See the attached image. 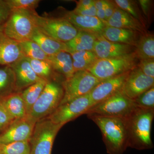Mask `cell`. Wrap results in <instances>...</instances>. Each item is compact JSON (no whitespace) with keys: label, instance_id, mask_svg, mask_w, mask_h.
Returning <instances> with one entry per match:
<instances>
[{"label":"cell","instance_id":"1","mask_svg":"<svg viewBox=\"0 0 154 154\" xmlns=\"http://www.w3.org/2000/svg\"><path fill=\"white\" fill-rule=\"evenodd\" d=\"M154 110L137 107L123 118L127 135L128 147L139 150L153 148L151 128Z\"/></svg>","mask_w":154,"mask_h":154},{"label":"cell","instance_id":"2","mask_svg":"<svg viewBox=\"0 0 154 154\" xmlns=\"http://www.w3.org/2000/svg\"><path fill=\"white\" fill-rule=\"evenodd\" d=\"M99 128L108 154H123L128 148L127 135L123 118L87 115Z\"/></svg>","mask_w":154,"mask_h":154},{"label":"cell","instance_id":"3","mask_svg":"<svg viewBox=\"0 0 154 154\" xmlns=\"http://www.w3.org/2000/svg\"><path fill=\"white\" fill-rule=\"evenodd\" d=\"M36 11L15 10L11 11L3 26V33L18 42L30 40L36 28Z\"/></svg>","mask_w":154,"mask_h":154},{"label":"cell","instance_id":"4","mask_svg":"<svg viewBox=\"0 0 154 154\" xmlns=\"http://www.w3.org/2000/svg\"><path fill=\"white\" fill-rule=\"evenodd\" d=\"M138 60L134 52L119 57L98 59L87 71L102 81L131 71L137 67Z\"/></svg>","mask_w":154,"mask_h":154},{"label":"cell","instance_id":"5","mask_svg":"<svg viewBox=\"0 0 154 154\" xmlns=\"http://www.w3.org/2000/svg\"><path fill=\"white\" fill-rule=\"evenodd\" d=\"M63 95L62 86L48 81L27 116L35 122L48 117L60 105Z\"/></svg>","mask_w":154,"mask_h":154},{"label":"cell","instance_id":"6","mask_svg":"<svg viewBox=\"0 0 154 154\" xmlns=\"http://www.w3.org/2000/svg\"><path fill=\"white\" fill-rule=\"evenodd\" d=\"M63 126L46 117L36 122L29 141L30 154H51L55 138Z\"/></svg>","mask_w":154,"mask_h":154},{"label":"cell","instance_id":"7","mask_svg":"<svg viewBox=\"0 0 154 154\" xmlns=\"http://www.w3.org/2000/svg\"><path fill=\"white\" fill-rule=\"evenodd\" d=\"M136 107L133 100L128 98L120 92L94 105L86 114L125 118Z\"/></svg>","mask_w":154,"mask_h":154},{"label":"cell","instance_id":"8","mask_svg":"<svg viewBox=\"0 0 154 154\" xmlns=\"http://www.w3.org/2000/svg\"><path fill=\"white\" fill-rule=\"evenodd\" d=\"M100 82L88 71L75 72L71 77L63 82V95L60 105L90 94Z\"/></svg>","mask_w":154,"mask_h":154},{"label":"cell","instance_id":"9","mask_svg":"<svg viewBox=\"0 0 154 154\" xmlns=\"http://www.w3.org/2000/svg\"><path fill=\"white\" fill-rule=\"evenodd\" d=\"M36 28L45 35L60 42L66 43L74 38L79 30L63 18H54L35 15Z\"/></svg>","mask_w":154,"mask_h":154},{"label":"cell","instance_id":"10","mask_svg":"<svg viewBox=\"0 0 154 154\" xmlns=\"http://www.w3.org/2000/svg\"><path fill=\"white\" fill-rule=\"evenodd\" d=\"M93 106L89 94L60 105L47 118L55 124L64 125L80 116L86 114Z\"/></svg>","mask_w":154,"mask_h":154},{"label":"cell","instance_id":"11","mask_svg":"<svg viewBox=\"0 0 154 154\" xmlns=\"http://www.w3.org/2000/svg\"><path fill=\"white\" fill-rule=\"evenodd\" d=\"M28 116L14 119L0 135V144L30 140L36 123Z\"/></svg>","mask_w":154,"mask_h":154},{"label":"cell","instance_id":"12","mask_svg":"<svg viewBox=\"0 0 154 154\" xmlns=\"http://www.w3.org/2000/svg\"><path fill=\"white\" fill-rule=\"evenodd\" d=\"M154 86V78L144 74L137 67L128 74L121 92L132 100Z\"/></svg>","mask_w":154,"mask_h":154},{"label":"cell","instance_id":"13","mask_svg":"<svg viewBox=\"0 0 154 154\" xmlns=\"http://www.w3.org/2000/svg\"><path fill=\"white\" fill-rule=\"evenodd\" d=\"M130 72L101 81L89 94L94 106L121 92Z\"/></svg>","mask_w":154,"mask_h":154},{"label":"cell","instance_id":"14","mask_svg":"<svg viewBox=\"0 0 154 154\" xmlns=\"http://www.w3.org/2000/svg\"><path fill=\"white\" fill-rule=\"evenodd\" d=\"M134 50V46L111 42L99 34L97 35L93 51L98 59H105L123 56Z\"/></svg>","mask_w":154,"mask_h":154},{"label":"cell","instance_id":"15","mask_svg":"<svg viewBox=\"0 0 154 154\" xmlns=\"http://www.w3.org/2000/svg\"><path fill=\"white\" fill-rule=\"evenodd\" d=\"M11 66L15 74L17 93H20L29 86L43 79L34 72L26 57L22 58Z\"/></svg>","mask_w":154,"mask_h":154},{"label":"cell","instance_id":"16","mask_svg":"<svg viewBox=\"0 0 154 154\" xmlns=\"http://www.w3.org/2000/svg\"><path fill=\"white\" fill-rule=\"evenodd\" d=\"M62 18L66 19L78 30L96 35L101 34L105 24L97 17H87L75 14L72 11L65 12Z\"/></svg>","mask_w":154,"mask_h":154},{"label":"cell","instance_id":"17","mask_svg":"<svg viewBox=\"0 0 154 154\" xmlns=\"http://www.w3.org/2000/svg\"><path fill=\"white\" fill-rule=\"evenodd\" d=\"M19 42L0 33V67L11 66L24 57Z\"/></svg>","mask_w":154,"mask_h":154},{"label":"cell","instance_id":"18","mask_svg":"<svg viewBox=\"0 0 154 154\" xmlns=\"http://www.w3.org/2000/svg\"><path fill=\"white\" fill-rule=\"evenodd\" d=\"M105 25L114 28L129 29L140 33L144 31L142 23L116 6L113 15L105 22Z\"/></svg>","mask_w":154,"mask_h":154},{"label":"cell","instance_id":"19","mask_svg":"<svg viewBox=\"0 0 154 154\" xmlns=\"http://www.w3.org/2000/svg\"><path fill=\"white\" fill-rule=\"evenodd\" d=\"M101 35L111 42L135 47L139 39V32L134 30L105 26Z\"/></svg>","mask_w":154,"mask_h":154},{"label":"cell","instance_id":"20","mask_svg":"<svg viewBox=\"0 0 154 154\" xmlns=\"http://www.w3.org/2000/svg\"><path fill=\"white\" fill-rule=\"evenodd\" d=\"M30 40L35 42L47 55L56 54L60 51L66 52L65 43L45 35L36 28Z\"/></svg>","mask_w":154,"mask_h":154},{"label":"cell","instance_id":"21","mask_svg":"<svg viewBox=\"0 0 154 154\" xmlns=\"http://www.w3.org/2000/svg\"><path fill=\"white\" fill-rule=\"evenodd\" d=\"M97 35L79 30L74 38L65 43L66 46V52L71 53L82 51H93Z\"/></svg>","mask_w":154,"mask_h":154},{"label":"cell","instance_id":"22","mask_svg":"<svg viewBox=\"0 0 154 154\" xmlns=\"http://www.w3.org/2000/svg\"><path fill=\"white\" fill-rule=\"evenodd\" d=\"M48 60L51 63L54 71L63 75L66 79L71 77L75 73L71 56L68 52L60 51L48 56Z\"/></svg>","mask_w":154,"mask_h":154},{"label":"cell","instance_id":"23","mask_svg":"<svg viewBox=\"0 0 154 154\" xmlns=\"http://www.w3.org/2000/svg\"><path fill=\"white\" fill-rule=\"evenodd\" d=\"M1 102L14 120L27 116L25 104L20 93L16 92L4 97Z\"/></svg>","mask_w":154,"mask_h":154},{"label":"cell","instance_id":"24","mask_svg":"<svg viewBox=\"0 0 154 154\" xmlns=\"http://www.w3.org/2000/svg\"><path fill=\"white\" fill-rule=\"evenodd\" d=\"M15 74L11 66L0 67V98L16 93Z\"/></svg>","mask_w":154,"mask_h":154},{"label":"cell","instance_id":"25","mask_svg":"<svg viewBox=\"0 0 154 154\" xmlns=\"http://www.w3.org/2000/svg\"><path fill=\"white\" fill-rule=\"evenodd\" d=\"M47 82L45 80H40L20 92V95L25 104L27 115L41 95Z\"/></svg>","mask_w":154,"mask_h":154},{"label":"cell","instance_id":"26","mask_svg":"<svg viewBox=\"0 0 154 154\" xmlns=\"http://www.w3.org/2000/svg\"><path fill=\"white\" fill-rule=\"evenodd\" d=\"M134 53L139 60L154 59V35L146 33L140 36L135 47Z\"/></svg>","mask_w":154,"mask_h":154},{"label":"cell","instance_id":"27","mask_svg":"<svg viewBox=\"0 0 154 154\" xmlns=\"http://www.w3.org/2000/svg\"><path fill=\"white\" fill-rule=\"evenodd\" d=\"M69 54L75 72L87 70L98 59L93 51H82Z\"/></svg>","mask_w":154,"mask_h":154},{"label":"cell","instance_id":"28","mask_svg":"<svg viewBox=\"0 0 154 154\" xmlns=\"http://www.w3.org/2000/svg\"><path fill=\"white\" fill-rule=\"evenodd\" d=\"M27 58L30 63L32 69L38 77L48 82L52 80V78L54 71L49 61Z\"/></svg>","mask_w":154,"mask_h":154},{"label":"cell","instance_id":"29","mask_svg":"<svg viewBox=\"0 0 154 154\" xmlns=\"http://www.w3.org/2000/svg\"><path fill=\"white\" fill-rule=\"evenodd\" d=\"M19 43L25 57L32 59L48 60V56L35 42L29 40Z\"/></svg>","mask_w":154,"mask_h":154},{"label":"cell","instance_id":"30","mask_svg":"<svg viewBox=\"0 0 154 154\" xmlns=\"http://www.w3.org/2000/svg\"><path fill=\"white\" fill-rule=\"evenodd\" d=\"M0 154H30L29 141L0 144Z\"/></svg>","mask_w":154,"mask_h":154},{"label":"cell","instance_id":"31","mask_svg":"<svg viewBox=\"0 0 154 154\" xmlns=\"http://www.w3.org/2000/svg\"><path fill=\"white\" fill-rule=\"evenodd\" d=\"M133 100L136 107L154 110V87L144 92Z\"/></svg>","mask_w":154,"mask_h":154},{"label":"cell","instance_id":"32","mask_svg":"<svg viewBox=\"0 0 154 154\" xmlns=\"http://www.w3.org/2000/svg\"><path fill=\"white\" fill-rule=\"evenodd\" d=\"M11 11L24 10L36 11L41 1L39 0H6Z\"/></svg>","mask_w":154,"mask_h":154},{"label":"cell","instance_id":"33","mask_svg":"<svg viewBox=\"0 0 154 154\" xmlns=\"http://www.w3.org/2000/svg\"><path fill=\"white\" fill-rule=\"evenodd\" d=\"M114 2L118 8L128 13L142 23V19L134 2L128 0H115Z\"/></svg>","mask_w":154,"mask_h":154},{"label":"cell","instance_id":"34","mask_svg":"<svg viewBox=\"0 0 154 154\" xmlns=\"http://www.w3.org/2000/svg\"><path fill=\"white\" fill-rule=\"evenodd\" d=\"M137 67L146 75L154 78V59L140 60Z\"/></svg>","mask_w":154,"mask_h":154},{"label":"cell","instance_id":"35","mask_svg":"<svg viewBox=\"0 0 154 154\" xmlns=\"http://www.w3.org/2000/svg\"><path fill=\"white\" fill-rule=\"evenodd\" d=\"M14 120L0 101V131L5 130Z\"/></svg>","mask_w":154,"mask_h":154},{"label":"cell","instance_id":"36","mask_svg":"<svg viewBox=\"0 0 154 154\" xmlns=\"http://www.w3.org/2000/svg\"><path fill=\"white\" fill-rule=\"evenodd\" d=\"M11 11L6 0H0V26H4Z\"/></svg>","mask_w":154,"mask_h":154},{"label":"cell","instance_id":"37","mask_svg":"<svg viewBox=\"0 0 154 154\" xmlns=\"http://www.w3.org/2000/svg\"><path fill=\"white\" fill-rule=\"evenodd\" d=\"M72 11L75 14L81 16L91 17H96V10L94 6V4L90 8H76Z\"/></svg>","mask_w":154,"mask_h":154},{"label":"cell","instance_id":"38","mask_svg":"<svg viewBox=\"0 0 154 154\" xmlns=\"http://www.w3.org/2000/svg\"><path fill=\"white\" fill-rule=\"evenodd\" d=\"M116 8V6L111 2L107 1L106 5L105 6V19L106 22L113 15V12Z\"/></svg>","mask_w":154,"mask_h":154},{"label":"cell","instance_id":"39","mask_svg":"<svg viewBox=\"0 0 154 154\" xmlns=\"http://www.w3.org/2000/svg\"><path fill=\"white\" fill-rule=\"evenodd\" d=\"M139 2L140 4L141 8L144 14L146 16H148L150 8V1L149 0H140Z\"/></svg>","mask_w":154,"mask_h":154},{"label":"cell","instance_id":"40","mask_svg":"<svg viewBox=\"0 0 154 154\" xmlns=\"http://www.w3.org/2000/svg\"><path fill=\"white\" fill-rule=\"evenodd\" d=\"M94 0H81L77 2L76 8H90L94 4Z\"/></svg>","mask_w":154,"mask_h":154},{"label":"cell","instance_id":"41","mask_svg":"<svg viewBox=\"0 0 154 154\" xmlns=\"http://www.w3.org/2000/svg\"><path fill=\"white\" fill-rule=\"evenodd\" d=\"M96 17H97L99 20H101L105 24V22H106V19H105V12L104 9L97 10Z\"/></svg>","mask_w":154,"mask_h":154},{"label":"cell","instance_id":"42","mask_svg":"<svg viewBox=\"0 0 154 154\" xmlns=\"http://www.w3.org/2000/svg\"><path fill=\"white\" fill-rule=\"evenodd\" d=\"M107 1L104 0H98L94 2V6L96 8V11L100 9H104L106 5Z\"/></svg>","mask_w":154,"mask_h":154},{"label":"cell","instance_id":"43","mask_svg":"<svg viewBox=\"0 0 154 154\" xmlns=\"http://www.w3.org/2000/svg\"><path fill=\"white\" fill-rule=\"evenodd\" d=\"M3 30V26H0V33L2 32Z\"/></svg>","mask_w":154,"mask_h":154},{"label":"cell","instance_id":"44","mask_svg":"<svg viewBox=\"0 0 154 154\" xmlns=\"http://www.w3.org/2000/svg\"><path fill=\"white\" fill-rule=\"evenodd\" d=\"M1 99H2V98H0V101H1Z\"/></svg>","mask_w":154,"mask_h":154}]
</instances>
